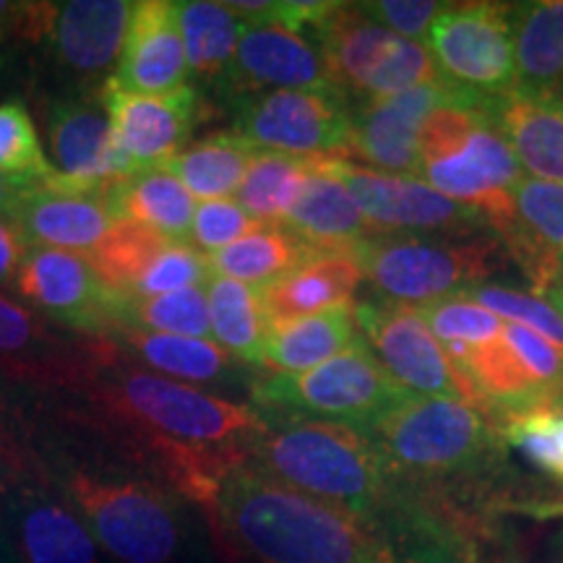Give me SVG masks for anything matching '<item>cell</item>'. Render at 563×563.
<instances>
[{"label": "cell", "mask_w": 563, "mask_h": 563, "mask_svg": "<svg viewBox=\"0 0 563 563\" xmlns=\"http://www.w3.org/2000/svg\"><path fill=\"white\" fill-rule=\"evenodd\" d=\"M66 391L79 394L91 422L125 452L154 464L175 490L201 506L228 470L249 462L266 431L256 407L139 368L108 336H91L87 361Z\"/></svg>", "instance_id": "cell-1"}, {"label": "cell", "mask_w": 563, "mask_h": 563, "mask_svg": "<svg viewBox=\"0 0 563 563\" xmlns=\"http://www.w3.org/2000/svg\"><path fill=\"white\" fill-rule=\"evenodd\" d=\"M203 509L224 551L249 563H373L389 555L361 519L253 462L228 470Z\"/></svg>", "instance_id": "cell-2"}, {"label": "cell", "mask_w": 563, "mask_h": 563, "mask_svg": "<svg viewBox=\"0 0 563 563\" xmlns=\"http://www.w3.org/2000/svg\"><path fill=\"white\" fill-rule=\"evenodd\" d=\"M266 431L251 446L249 462L287 483L352 514L382 532L402 504L407 485L391 473L368 435L342 422L264 415Z\"/></svg>", "instance_id": "cell-3"}, {"label": "cell", "mask_w": 563, "mask_h": 563, "mask_svg": "<svg viewBox=\"0 0 563 563\" xmlns=\"http://www.w3.org/2000/svg\"><path fill=\"white\" fill-rule=\"evenodd\" d=\"M490 102L456 97L428 118L420 136V180L506 235L522 167L496 123Z\"/></svg>", "instance_id": "cell-4"}, {"label": "cell", "mask_w": 563, "mask_h": 563, "mask_svg": "<svg viewBox=\"0 0 563 563\" xmlns=\"http://www.w3.org/2000/svg\"><path fill=\"white\" fill-rule=\"evenodd\" d=\"M365 435L410 488L481 477L498 449V431L483 412L443 397H405Z\"/></svg>", "instance_id": "cell-5"}, {"label": "cell", "mask_w": 563, "mask_h": 563, "mask_svg": "<svg viewBox=\"0 0 563 563\" xmlns=\"http://www.w3.org/2000/svg\"><path fill=\"white\" fill-rule=\"evenodd\" d=\"M60 493L87 525L95 543L118 563H178L183 559L186 527L180 506L165 485L76 464L60 475Z\"/></svg>", "instance_id": "cell-6"}, {"label": "cell", "mask_w": 563, "mask_h": 563, "mask_svg": "<svg viewBox=\"0 0 563 563\" xmlns=\"http://www.w3.org/2000/svg\"><path fill=\"white\" fill-rule=\"evenodd\" d=\"M352 256L384 302L410 308L470 290L498 264L490 241L431 232H371Z\"/></svg>", "instance_id": "cell-7"}, {"label": "cell", "mask_w": 563, "mask_h": 563, "mask_svg": "<svg viewBox=\"0 0 563 563\" xmlns=\"http://www.w3.org/2000/svg\"><path fill=\"white\" fill-rule=\"evenodd\" d=\"M311 40L329 84L347 97L352 108L439 81L428 47L376 24L361 3H334Z\"/></svg>", "instance_id": "cell-8"}, {"label": "cell", "mask_w": 563, "mask_h": 563, "mask_svg": "<svg viewBox=\"0 0 563 563\" xmlns=\"http://www.w3.org/2000/svg\"><path fill=\"white\" fill-rule=\"evenodd\" d=\"M251 394L262 415L332 420L361 433L410 397L391 382L361 336L311 371L262 378L251 386Z\"/></svg>", "instance_id": "cell-9"}, {"label": "cell", "mask_w": 563, "mask_h": 563, "mask_svg": "<svg viewBox=\"0 0 563 563\" xmlns=\"http://www.w3.org/2000/svg\"><path fill=\"white\" fill-rule=\"evenodd\" d=\"M439 79L481 102L517 89L509 5L446 3L426 37Z\"/></svg>", "instance_id": "cell-10"}, {"label": "cell", "mask_w": 563, "mask_h": 563, "mask_svg": "<svg viewBox=\"0 0 563 563\" xmlns=\"http://www.w3.org/2000/svg\"><path fill=\"white\" fill-rule=\"evenodd\" d=\"M235 133L256 146L292 157L347 159L352 104L336 89H279L232 102Z\"/></svg>", "instance_id": "cell-11"}, {"label": "cell", "mask_w": 563, "mask_h": 563, "mask_svg": "<svg viewBox=\"0 0 563 563\" xmlns=\"http://www.w3.org/2000/svg\"><path fill=\"white\" fill-rule=\"evenodd\" d=\"M452 363L475 386L485 418L496 422L563 397V350L519 323H504L496 340Z\"/></svg>", "instance_id": "cell-12"}, {"label": "cell", "mask_w": 563, "mask_h": 563, "mask_svg": "<svg viewBox=\"0 0 563 563\" xmlns=\"http://www.w3.org/2000/svg\"><path fill=\"white\" fill-rule=\"evenodd\" d=\"M357 327L391 382L410 397L460 399L470 407H481L475 386L449 361L446 350L422 321L418 308L397 302H361L355 306ZM485 415V412H483Z\"/></svg>", "instance_id": "cell-13"}, {"label": "cell", "mask_w": 563, "mask_h": 563, "mask_svg": "<svg viewBox=\"0 0 563 563\" xmlns=\"http://www.w3.org/2000/svg\"><path fill=\"white\" fill-rule=\"evenodd\" d=\"M133 3L129 0H66V3H16L11 32L42 42L63 70L102 76L115 70Z\"/></svg>", "instance_id": "cell-14"}, {"label": "cell", "mask_w": 563, "mask_h": 563, "mask_svg": "<svg viewBox=\"0 0 563 563\" xmlns=\"http://www.w3.org/2000/svg\"><path fill=\"white\" fill-rule=\"evenodd\" d=\"M11 287L51 323L108 340L115 334L121 295L108 290L79 253L30 249Z\"/></svg>", "instance_id": "cell-15"}, {"label": "cell", "mask_w": 563, "mask_h": 563, "mask_svg": "<svg viewBox=\"0 0 563 563\" xmlns=\"http://www.w3.org/2000/svg\"><path fill=\"white\" fill-rule=\"evenodd\" d=\"M332 173L347 188L373 232L467 235L485 224L475 211L460 207L412 175L376 170L350 159H332Z\"/></svg>", "instance_id": "cell-16"}, {"label": "cell", "mask_w": 563, "mask_h": 563, "mask_svg": "<svg viewBox=\"0 0 563 563\" xmlns=\"http://www.w3.org/2000/svg\"><path fill=\"white\" fill-rule=\"evenodd\" d=\"M100 102L110 118L112 141L133 175L167 165L186 150L207 112L194 84L173 95L146 97L118 89L108 79L100 87Z\"/></svg>", "instance_id": "cell-17"}, {"label": "cell", "mask_w": 563, "mask_h": 563, "mask_svg": "<svg viewBox=\"0 0 563 563\" xmlns=\"http://www.w3.org/2000/svg\"><path fill=\"white\" fill-rule=\"evenodd\" d=\"M0 519L16 563H100L87 525L42 470L5 485Z\"/></svg>", "instance_id": "cell-18"}, {"label": "cell", "mask_w": 563, "mask_h": 563, "mask_svg": "<svg viewBox=\"0 0 563 563\" xmlns=\"http://www.w3.org/2000/svg\"><path fill=\"white\" fill-rule=\"evenodd\" d=\"M217 89L230 102L279 89H334L316 42L285 21L262 16L245 21L235 58Z\"/></svg>", "instance_id": "cell-19"}, {"label": "cell", "mask_w": 563, "mask_h": 563, "mask_svg": "<svg viewBox=\"0 0 563 563\" xmlns=\"http://www.w3.org/2000/svg\"><path fill=\"white\" fill-rule=\"evenodd\" d=\"M47 139L55 159V175L45 186L51 191L104 194L133 175L112 141L110 118L100 97L55 102L47 115Z\"/></svg>", "instance_id": "cell-20"}, {"label": "cell", "mask_w": 563, "mask_h": 563, "mask_svg": "<svg viewBox=\"0 0 563 563\" xmlns=\"http://www.w3.org/2000/svg\"><path fill=\"white\" fill-rule=\"evenodd\" d=\"M464 97L441 79L352 108L350 152L376 170L420 175V136L435 110Z\"/></svg>", "instance_id": "cell-21"}, {"label": "cell", "mask_w": 563, "mask_h": 563, "mask_svg": "<svg viewBox=\"0 0 563 563\" xmlns=\"http://www.w3.org/2000/svg\"><path fill=\"white\" fill-rule=\"evenodd\" d=\"M110 81L131 95H173L191 84L173 0L133 3L129 34Z\"/></svg>", "instance_id": "cell-22"}, {"label": "cell", "mask_w": 563, "mask_h": 563, "mask_svg": "<svg viewBox=\"0 0 563 563\" xmlns=\"http://www.w3.org/2000/svg\"><path fill=\"white\" fill-rule=\"evenodd\" d=\"M89 334L66 336L30 306L0 295V368L37 386L63 389L76 376Z\"/></svg>", "instance_id": "cell-23"}, {"label": "cell", "mask_w": 563, "mask_h": 563, "mask_svg": "<svg viewBox=\"0 0 563 563\" xmlns=\"http://www.w3.org/2000/svg\"><path fill=\"white\" fill-rule=\"evenodd\" d=\"M490 118L519 167L534 180L563 183V95L522 91L490 102Z\"/></svg>", "instance_id": "cell-24"}, {"label": "cell", "mask_w": 563, "mask_h": 563, "mask_svg": "<svg viewBox=\"0 0 563 563\" xmlns=\"http://www.w3.org/2000/svg\"><path fill=\"white\" fill-rule=\"evenodd\" d=\"M30 249L89 253L118 220L104 194H66L34 188L11 217Z\"/></svg>", "instance_id": "cell-25"}, {"label": "cell", "mask_w": 563, "mask_h": 563, "mask_svg": "<svg viewBox=\"0 0 563 563\" xmlns=\"http://www.w3.org/2000/svg\"><path fill=\"white\" fill-rule=\"evenodd\" d=\"M361 282L363 272L352 251H311L292 272L262 287V298L272 327H277L352 306Z\"/></svg>", "instance_id": "cell-26"}, {"label": "cell", "mask_w": 563, "mask_h": 563, "mask_svg": "<svg viewBox=\"0 0 563 563\" xmlns=\"http://www.w3.org/2000/svg\"><path fill=\"white\" fill-rule=\"evenodd\" d=\"M282 228L290 230L311 251H352L373 232L327 157L313 159L306 186Z\"/></svg>", "instance_id": "cell-27"}, {"label": "cell", "mask_w": 563, "mask_h": 563, "mask_svg": "<svg viewBox=\"0 0 563 563\" xmlns=\"http://www.w3.org/2000/svg\"><path fill=\"white\" fill-rule=\"evenodd\" d=\"M108 207L115 220L144 224L162 238L175 243H188L191 238L196 201L186 186L170 173L154 167L131 175L104 191Z\"/></svg>", "instance_id": "cell-28"}, {"label": "cell", "mask_w": 563, "mask_h": 563, "mask_svg": "<svg viewBox=\"0 0 563 563\" xmlns=\"http://www.w3.org/2000/svg\"><path fill=\"white\" fill-rule=\"evenodd\" d=\"M517 89L563 91V0L509 5Z\"/></svg>", "instance_id": "cell-29"}, {"label": "cell", "mask_w": 563, "mask_h": 563, "mask_svg": "<svg viewBox=\"0 0 563 563\" xmlns=\"http://www.w3.org/2000/svg\"><path fill=\"white\" fill-rule=\"evenodd\" d=\"M110 340L133 363H146L159 376L175 378L183 384L224 382L235 371V357L224 352L214 340L157 334L131 327H121Z\"/></svg>", "instance_id": "cell-30"}, {"label": "cell", "mask_w": 563, "mask_h": 563, "mask_svg": "<svg viewBox=\"0 0 563 563\" xmlns=\"http://www.w3.org/2000/svg\"><path fill=\"white\" fill-rule=\"evenodd\" d=\"M357 329L361 327L355 319V306H340L306 319L277 323L272 327L258 368L272 371V376L311 371L347 350L357 340Z\"/></svg>", "instance_id": "cell-31"}, {"label": "cell", "mask_w": 563, "mask_h": 563, "mask_svg": "<svg viewBox=\"0 0 563 563\" xmlns=\"http://www.w3.org/2000/svg\"><path fill=\"white\" fill-rule=\"evenodd\" d=\"M203 292H207L214 342L224 352H230L235 361L262 365L272 332L262 287H251L243 285V282L211 274L207 285H203Z\"/></svg>", "instance_id": "cell-32"}, {"label": "cell", "mask_w": 563, "mask_h": 563, "mask_svg": "<svg viewBox=\"0 0 563 563\" xmlns=\"http://www.w3.org/2000/svg\"><path fill=\"white\" fill-rule=\"evenodd\" d=\"M256 146L249 144L241 133L220 131L191 141L167 165H162V170L178 178L196 199L217 201L238 194Z\"/></svg>", "instance_id": "cell-33"}, {"label": "cell", "mask_w": 563, "mask_h": 563, "mask_svg": "<svg viewBox=\"0 0 563 563\" xmlns=\"http://www.w3.org/2000/svg\"><path fill=\"white\" fill-rule=\"evenodd\" d=\"M175 13L186 47L188 76L191 81L217 87L235 58L245 21L230 11L228 3H211V0H178Z\"/></svg>", "instance_id": "cell-34"}, {"label": "cell", "mask_w": 563, "mask_h": 563, "mask_svg": "<svg viewBox=\"0 0 563 563\" xmlns=\"http://www.w3.org/2000/svg\"><path fill=\"white\" fill-rule=\"evenodd\" d=\"M311 253L282 224H262L249 235L238 238L228 249L207 256L214 277H228L251 287H266L287 272H292Z\"/></svg>", "instance_id": "cell-35"}, {"label": "cell", "mask_w": 563, "mask_h": 563, "mask_svg": "<svg viewBox=\"0 0 563 563\" xmlns=\"http://www.w3.org/2000/svg\"><path fill=\"white\" fill-rule=\"evenodd\" d=\"M313 159L256 150L235 201L253 222L282 224L306 186Z\"/></svg>", "instance_id": "cell-36"}, {"label": "cell", "mask_w": 563, "mask_h": 563, "mask_svg": "<svg viewBox=\"0 0 563 563\" xmlns=\"http://www.w3.org/2000/svg\"><path fill=\"white\" fill-rule=\"evenodd\" d=\"M167 243L175 241H167V238L144 228V224L121 220L95 249L84 253V258H87L108 290L121 295V298H129L141 274L146 272V266L154 262V256Z\"/></svg>", "instance_id": "cell-37"}, {"label": "cell", "mask_w": 563, "mask_h": 563, "mask_svg": "<svg viewBox=\"0 0 563 563\" xmlns=\"http://www.w3.org/2000/svg\"><path fill=\"white\" fill-rule=\"evenodd\" d=\"M121 327L144 329V332L157 334L211 340L207 292H203V287H191V290L157 295V298H121V306H118V329Z\"/></svg>", "instance_id": "cell-38"}, {"label": "cell", "mask_w": 563, "mask_h": 563, "mask_svg": "<svg viewBox=\"0 0 563 563\" xmlns=\"http://www.w3.org/2000/svg\"><path fill=\"white\" fill-rule=\"evenodd\" d=\"M517 224L501 235L506 245L527 243L563 258V183L522 178L514 191Z\"/></svg>", "instance_id": "cell-39"}, {"label": "cell", "mask_w": 563, "mask_h": 563, "mask_svg": "<svg viewBox=\"0 0 563 563\" xmlns=\"http://www.w3.org/2000/svg\"><path fill=\"white\" fill-rule=\"evenodd\" d=\"M418 313L428 323L431 334L446 350L449 361L464 355L467 350H477L501 334L504 321L483 306H477L467 295H449L428 306H420Z\"/></svg>", "instance_id": "cell-40"}, {"label": "cell", "mask_w": 563, "mask_h": 563, "mask_svg": "<svg viewBox=\"0 0 563 563\" xmlns=\"http://www.w3.org/2000/svg\"><path fill=\"white\" fill-rule=\"evenodd\" d=\"M506 443L519 449L540 473L563 483V405L506 415L496 422Z\"/></svg>", "instance_id": "cell-41"}, {"label": "cell", "mask_w": 563, "mask_h": 563, "mask_svg": "<svg viewBox=\"0 0 563 563\" xmlns=\"http://www.w3.org/2000/svg\"><path fill=\"white\" fill-rule=\"evenodd\" d=\"M0 173L34 188H45L55 175L53 162L42 152L37 125L21 102L0 104Z\"/></svg>", "instance_id": "cell-42"}, {"label": "cell", "mask_w": 563, "mask_h": 563, "mask_svg": "<svg viewBox=\"0 0 563 563\" xmlns=\"http://www.w3.org/2000/svg\"><path fill=\"white\" fill-rule=\"evenodd\" d=\"M464 295L501 321L532 329L563 350V319L543 295L514 290V287L493 285V282H477L470 290H464Z\"/></svg>", "instance_id": "cell-43"}, {"label": "cell", "mask_w": 563, "mask_h": 563, "mask_svg": "<svg viewBox=\"0 0 563 563\" xmlns=\"http://www.w3.org/2000/svg\"><path fill=\"white\" fill-rule=\"evenodd\" d=\"M256 228H262V224L253 222L251 217L238 207V201H201L196 203L191 238H188V241L194 243L196 251H207V256H211V253L228 249L230 243H235L238 238L249 235V232Z\"/></svg>", "instance_id": "cell-44"}, {"label": "cell", "mask_w": 563, "mask_h": 563, "mask_svg": "<svg viewBox=\"0 0 563 563\" xmlns=\"http://www.w3.org/2000/svg\"><path fill=\"white\" fill-rule=\"evenodd\" d=\"M365 16H371L376 24L399 34L405 40H426L435 19L441 16L446 3L435 0H376V3H361Z\"/></svg>", "instance_id": "cell-45"}, {"label": "cell", "mask_w": 563, "mask_h": 563, "mask_svg": "<svg viewBox=\"0 0 563 563\" xmlns=\"http://www.w3.org/2000/svg\"><path fill=\"white\" fill-rule=\"evenodd\" d=\"M30 243L21 235L16 222L9 217H0V287H9L24 264Z\"/></svg>", "instance_id": "cell-46"}, {"label": "cell", "mask_w": 563, "mask_h": 563, "mask_svg": "<svg viewBox=\"0 0 563 563\" xmlns=\"http://www.w3.org/2000/svg\"><path fill=\"white\" fill-rule=\"evenodd\" d=\"M30 191H34V186H30V183L0 173V217H9L11 220L21 199H24Z\"/></svg>", "instance_id": "cell-47"}, {"label": "cell", "mask_w": 563, "mask_h": 563, "mask_svg": "<svg viewBox=\"0 0 563 563\" xmlns=\"http://www.w3.org/2000/svg\"><path fill=\"white\" fill-rule=\"evenodd\" d=\"M543 298L551 302V306L555 308V313H559L563 319V279H559L555 285L548 287V290L543 292Z\"/></svg>", "instance_id": "cell-48"}, {"label": "cell", "mask_w": 563, "mask_h": 563, "mask_svg": "<svg viewBox=\"0 0 563 563\" xmlns=\"http://www.w3.org/2000/svg\"><path fill=\"white\" fill-rule=\"evenodd\" d=\"M13 11H16V3H0V40L5 32H11Z\"/></svg>", "instance_id": "cell-49"}, {"label": "cell", "mask_w": 563, "mask_h": 563, "mask_svg": "<svg viewBox=\"0 0 563 563\" xmlns=\"http://www.w3.org/2000/svg\"><path fill=\"white\" fill-rule=\"evenodd\" d=\"M0 563H16V559H13V548L9 543V534H5L3 519H0Z\"/></svg>", "instance_id": "cell-50"}, {"label": "cell", "mask_w": 563, "mask_h": 563, "mask_svg": "<svg viewBox=\"0 0 563 563\" xmlns=\"http://www.w3.org/2000/svg\"><path fill=\"white\" fill-rule=\"evenodd\" d=\"M373 563H397V561H394L391 555H382V559H378V561H373Z\"/></svg>", "instance_id": "cell-51"}, {"label": "cell", "mask_w": 563, "mask_h": 563, "mask_svg": "<svg viewBox=\"0 0 563 563\" xmlns=\"http://www.w3.org/2000/svg\"><path fill=\"white\" fill-rule=\"evenodd\" d=\"M0 412H3V402H0ZM0 426H3V422H0Z\"/></svg>", "instance_id": "cell-52"}, {"label": "cell", "mask_w": 563, "mask_h": 563, "mask_svg": "<svg viewBox=\"0 0 563 563\" xmlns=\"http://www.w3.org/2000/svg\"><path fill=\"white\" fill-rule=\"evenodd\" d=\"M561 95H563V91H561Z\"/></svg>", "instance_id": "cell-53"}]
</instances>
